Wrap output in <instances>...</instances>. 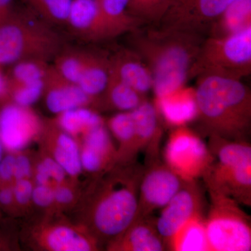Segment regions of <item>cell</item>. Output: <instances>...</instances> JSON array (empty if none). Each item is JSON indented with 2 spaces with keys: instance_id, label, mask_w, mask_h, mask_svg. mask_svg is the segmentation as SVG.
Listing matches in <instances>:
<instances>
[{
  "instance_id": "obj_14",
  "label": "cell",
  "mask_w": 251,
  "mask_h": 251,
  "mask_svg": "<svg viewBox=\"0 0 251 251\" xmlns=\"http://www.w3.org/2000/svg\"><path fill=\"white\" fill-rule=\"evenodd\" d=\"M46 105L54 114L62 113L79 107H87L97 103L77 84L67 80L56 72L52 65L44 78V92Z\"/></svg>"
},
{
  "instance_id": "obj_26",
  "label": "cell",
  "mask_w": 251,
  "mask_h": 251,
  "mask_svg": "<svg viewBox=\"0 0 251 251\" xmlns=\"http://www.w3.org/2000/svg\"><path fill=\"white\" fill-rule=\"evenodd\" d=\"M102 97L104 102L122 112H130L143 103L146 97L124 83L110 72L106 88Z\"/></svg>"
},
{
  "instance_id": "obj_21",
  "label": "cell",
  "mask_w": 251,
  "mask_h": 251,
  "mask_svg": "<svg viewBox=\"0 0 251 251\" xmlns=\"http://www.w3.org/2000/svg\"><path fill=\"white\" fill-rule=\"evenodd\" d=\"M166 246L167 249L174 251H209L203 214L188 220L173 234Z\"/></svg>"
},
{
  "instance_id": "obj_40",
  "label": "cell",
  "mask_w": 251,
  "mask_h": 251,
  "mask_svg": "<svg viewBox=\"0 0 251 251\" xmlns=\"http://www.w3.org/2000/svg\"><path fill=\"white\" fill-rule=\"evenodd\" d=\"M14 201L12 186L9 184H1L0 186V204L7 206L11 205Z\"/></svg>"
},
{
  "instance_id": "obj_31",
  "label": "cell",
  "mask_w": 251,
  "mask_h": 251,
  "mask_svg": "<svg viewBox=\"0 0 251 251\" xmlns=\"http://www.w3.org/2000/svg\"><path fill=\"white\" fill-rule=\"evenodd\" d=\"M44 80L31 82H13L6 80V90L4 98L16 105L29 107L43 95Z\"/></svg>"
},
{
  "instance_id": "obj_38",
  "label": "cell",
  "mask_w": 251,
  "mask_h": 251,
  "mask_svg": "<svg viewBox=\"0 0 251 251\" xmlns=\"http://www.w3.org/2000/svg\"><path fill=\"white\" fill-rule=\"evenodd\" d=\"M54 201L59 204H67L72 202L74 198V192L65 186H57L53 189Z\"/></svg>"
},
{
  "instance_id": "obj_23",
  "label": "cell",
  "mask_w": 251,
  "mask_h": 251,
  "mask_svg": "<svg viewBox=\"0 0 251 251\" xmlns=\"http://www.w3.org/2000/svg\"><path fill=\"white\" fill-rule=\"evenodd\" d=\"M112 134L120 142L117 161L133 163L135 157V125L131 112H122L114 115L108 121Z\"/></svg>"
},
{
  "instance_id": "obj_30",
  "label": "cell",
  "mask_w": 251,
  "mask_h": 251,
  "mask_svg": "<svg viewBox=\"0 0 251 251\" xmlns=\"http://www.w3.org/2000/svg\"><path fill=\"white\" fill-rule=\"evenodd\" d=\"M29 9L50 25H66L73 0H23Z\"/></svg>"
},
{
  "instance_id": "obj_22",
  "label": "cell",
  "mask_w": 251,
  "mask_h": 251,
  "mask_svg": "<svg viewBox=\"0 0 251 251\" xmlns=\"http://www.w3.org/2000/svg\"><path fill=\"white\" fill-rule=\"evenodd\" d=\"M44 243L54 251H89L97 249L96 241L69 226H55L44 234Z\"/></svg>"
},
{
  "instance_id": "obj_17",
  "label": "cell",
  "mask_w": 251,
  "mask_h": 251,
  "mask_svg": "<svg viewBox=\"0 0 251 251\" xmlns=\"http://www.w3.org/2000/svg\"><path fill=\"white\" fill-rule=\"evenodd\" d=\"M135 125V153L145 151L148 161L158 158V147L162 136L159 115L154 103L145 100L132 110Z\"/></svg>"
},
{
  "instance_id": "obj_15",
  "label": "cell",
  "mask_w": 251,
  "mask_h": 251,
  "mask_svg": "<svg viewBox=\"0 0 251 251\" xmlns=\"http://www.w3.org/2000/svg\"><path fill=\"white\" fill-rule=\"evenodd\" d=\"M110 72L119 80L140 94H146L153 88L151 72L133 49H120L110 57Z\"/></svg>"
},
{
  "instance_id": "obj_27",
  "label": "cell",
  "mask_w": 251,
  "mask_h": 251,
  "mask_svg": "<svg viewBox=\"0 0 251 251\" xmlns=\"http://www.w3.org/2000/svg\"><path fill=\"white\" fill-rule=\"evenodd\" d=\"M57 125L68 134H85L92 128L104 125L103 118L97 112L87 107H79L59 114Z\"/></svg>"
},
{
  "instance_id": "obj_1",
  "label": "cell",
  "mask_w": 251,
  "mask_h": 251,
  "mask_svg": "<svg viewBox=\"0 0 251 251\" xmlns=\"http://www.w3.org/2000/svg\"><path fill=\"white\" fill-rule=\"evenodd\" d=\"M204 39L202 34L171 28L133 31L132 49L151 72L156 98L185 86Z\"/></svg>"
},
{
  "instance_id": "obj_25",
  "label": "cell",
  "mask_w": 251,
  "mask_h": 251,
  "mask_svg": "<svg viewBox=\"0 0 251 251\" xmlns=\"http://www.w3.org/2000/svg\"><path fill=\"white\" fill-rule=\"evenodd\" d=\"M251 0H237L211 26V36L232 34L251 25Z\"/></svg>"
},
{
  "instance_id": "obj_28",
  "label": "cell",
  "mask_w": 251,
  "mask_h": 251,
  "mask_svg": "<svg viewBox=\"0 0 251 251\" xmlns=\"http://www.w3.org/2000/svg\"><path fill=\"white\" fill-rule=\"evenodd\" d=\"M54 159L62 167L67 175L77 176L82 170L80 150L72 135L61 132L56 137Z\"/></svg>"
},
{
  "instance_id": "obj_5",
  "label": "cell",
  "mask_w": 251,
  "mask_h": 251,
  "mask_svg": "<svg viewBox=\"0 0 251 251\" xmlns=\"http://www.w3.org/2000/svg\"><path fill=\"white\" fill-rule=\"evenodd\" d=\"M213 160L202 179L206 188L221 191L240 204L251 205V146L248 141L209 138Z\"/></svg>"
},
{
  "instance_id": "obj_29",
  "label": "cell",
  "mask_w": 251,
  "mask_h": 251,
  "mask_svg": "<svg viewBox=\"0 0 251 251\" xmlns=\"http://www.w3.org/2000/svg\"><path fill=\"white\" fill-rule=\"evenodd\" d=\"M87 50L63 46L54 57V64L52 66L61 76L77 85L87 59Z\"/></svg>"
},
{
  "instance_id": "obj_4",
  "label": "cell",
  "mask_w": 251,
  "mask_h": 251,
  "mask_svg": "<svg viewBox=\"0 0 251 251\" xmlns=\"http://www.w3.org/2000/svg\"><path fill=\"white\" fill-rule=\"evenodd\" d=\"M63 46L58 33L34 13L17 9L0 23V67L27 59L49 62Z\"/></svg>"
},
{
  "instance_id": "obj_19",
  "label": "cell",
  "mask_w": 251,
  "mask_h": 251,
  "mask_svg": "<svg viewBox=\"0 0 251 251\" xmlns=\"http://www.w3.org/2000/svg\"><path fill=\"white\" fill-rule=\"evenodd\" d=\"M154 105L160 118L173 128L184 126L197 120L195 89L184 86L166 96L156 98Z\"/></svg>"
},
{
  "instance_id": "obj_12",
  "label": "cell",
  "mask_w": 251,
  "mask_h": 251,
  "mask_svg": "<svg viewBox=\"0 0 251 251\" xmlns=\"http://www.w3.org/2000/svg\"><path fill=\"white\" fill-rule=\"evenodd\" d=\"M202 192L197 181H185L156 220L157 231L166 244L188 220L202 214Z\"/></svg>"
},
{
  "instance_id": "obj_10",
  "label": "cell",
  "mask_w": 251,
  "mask_h": 251,
  "mask_svg": "<svg viewBox=\"0 0 251 251\" xmlns=\"http://www.w3.org/2000/svg\"><path fill=\"white\" fill-rule=\"evenodd\" d=\"M237 0H175L161 27L202 34Z\"/></svg>"
},
{
  "instance_id": "obj_9",
  "label": "cell",
  "mask_w": 251,
  "mask_h": 251,
  "mask_svg": "<svg viewBox=\"0 0 251 251\" xmlns=\"http://www.w3.org/2000/svg\"><path fill=\"white\" fill-rule=\"evenodd\" d=\"M184 182L158 158L149 160L140 179L135 218L148 217L156 209L164 207Z\"/></svg>"
},
{
  "instance_id": "obj_37",
  "label": "cell",
  "mask_w": 251,
  "mask_h": 251,
  "mask_svg": "<svg viewBox=\"0 0 251 251\" xmlns=\"http://www.w3.org/2000/svg\"><path fill=\"white\" fill-rule=\"evenodd\" d=\"M31 172L29 158L24 155H18L15 158L14 180L28 179Z\"/></svg>"
},
{
  "instance_id": "obj_18",
  "label": "cell",
  "mask_w": 251,
  "mask_h": 251,
  "mask_svg": "<svg viewBox=\"0 0 251 251\" xmlns=\"http://www.w3.org/2000/svg\"><path fill=\"white\" fill-rule=\"evenodd\" d=\"M83 147L80 150L82 169L97 173L110 168L117 160L111 138L105 125L92 128L83 135Z\"/></svg>"
},
{
  "instance_id": "obj_33",
  "label": "cell",
  "mask_w": 251,
  "mask_h": 251,
  "mask_svg": "<svg viewBox=\"0 0 251 251\" xmlns=\"http://www.w3.org/2000/svg\"><path fill=\"white\" fill-rule=\"evenodd\" d=\"M67 173L54 158H46L38 165L36 171L37 184L49 185L51 181L60 184Z\"/></svg>"
},
{
  "instance_id": "obj_32",
  "label": "cell",
  "mask_w": 251,
  "mask_h": 251,
  "mask_svg": "<svg viewBox=\"0 0 251 251\" xmlns=\"http://www.w3.org/2000/svg\"><path fill=\"white\" fill-rule=\"evenodd\" d=\"M45 61L27 59L10 66L6 80L13 82H31L44 80L50 65Z\"/></svg>"
},
{
  "instance_id": "obj_8",
  "label": "cell",
  "mask_w": 251,
  "mask_h": 251,
  "mask_svg": "<svg viewBox=\"0 0 251 251\" xmlns=\"http://www.w3.org/2000/svg\"><path fill=\"white\" fill-rule=\"evenodd\" d=\"M164 163L184 181H196L212 161L210 151L201 137L186 126L175 128L164 150Z\"/></svg>"
},
{
  "instance_id": "obj_11",
  "label": "cell",
  "mask_w": 251,
  "mask_h": 251,
  "mask_svg": "<svg viewBox=\"0 0 251 251\" xmlns=\"http://www.w3.org/2000/svg\"><path fill=\"white\" fill-rule=\"evenodd\" d=\"M3 100L0 107V143L4 150L15 152L35 138L41 130V121L29 107Z\"/></svg>"
},
{
  "instance_id": "obj_24",
  "label": "cell",
  "mask_w": 251,
  "mask_h": 251,
  "mask_svg": "<svg viewBox=\"0 0 251 251\" xmlns=\"http://www.w3.org/2000/svg\"><path fill=\"white\" fill-rule=\"evenodd\" d=\"M103 17L110 27L114 36L124 33L133 32L143 25V21L128 14L130 0H99Z\"/></svg>"
},
{
  "instance_id": "obj_6",
  "label": "cell",
  "mask_w": 251,
  "mask_h": 251,
  "mask_svg": "<svg viewBox=\"0 0 251 251\" xmlns=\"http://www.w3.org/2000/svg\"><path fill=\"white\" fill-rule=\"evenodd\" d=\"M251 72V25L224 36L204 39L190 77L203 74L241 79Z\"/></svg>"
},
{
  "instance_id": "obj_35",
  "label": "cell",
  "mask_w": 251,
  "mask_h": 251,
  "mask_svg": "<svg viewBox=\"0 0 251 251\" xmlns=\"http://www.w3.org/2000/svg\"><path fill=\"white\" fill-rule=\"evenodd\" d=\"M31 200L36 205L41 207L49 206L53 202V189L49 185L38 184L33 189Z\"/></svg>"
},
{
  "instance_id": "obj_39",
  "label": "cell",
  "mask_w": 251,
  "mask_h": 251,
  "mask_svg": "<svg viewBox=\"0 0 251 251\" xmlns=\"http://www.w3.org/2000/svg\"><path fill=\"white\" fill-rule=\"evenodd\" d=\"M17 9L15 0H0V23L9 18Z\"/></svg>"
},
{
  "instance_id": "obj_16",
  "label": "cell",
  "mask_w": 251,
  "mask_h": 251,
  "mask_svg": "<svg viewBox=\"0 0 251 251\" xmlns=\"http://www.w3.org/2000/svg\"><path fill=\"white\" fill-rule=\"evenodd\" d=\"M109 249L122 251H162L166 244L157 231L151 216L135 218L125 232L110 242Z\"/></svg>"
},
{
  "instance_id": "obj_41",
  "label": "cell",
  "mask_w": 251,
  "mask_h": 251,
  "mask_svg": "<svg viewBox=\"0 0 251 251\" xmlns=\"http://www.w3.org/2000/svg\"><path fill=\"white\" fill-rule=\"evenodd\" d=\"M6 90V77L3 73L2 67H0V99L4 98Z\"/></svg>"
},
{
  "instance_id": "obj_42",
  "label": "cell",
  "mask_w": 251,
  "mask_h": 251,
  "mask_svg": "<svg viewBox=\"0 0 251 251\" xmlns=\"http://www.w3.org/2000/svg\"><path fill=\"white\" fill-rule=\"evenodd\" d=\"M3 150H4V148H3L2 145L0 143V163H1V159L3 158Z\"/></svg>"
},
{
  "instance_id": "obj_34",
  "label": "cell",
  "mask_w": 251,
  "mask_h": 251,
  "mask_svg": "<svg viewBox=\"0 0 251 251\" xmlns=\"http://www.w3.org/2000/svg\"><path fill=\"white\" fill-rule=\"evenodd\" d=\"M12 187L14 201L18 204L24 205L31 201L34 187L29 179H24L15 181Z\"/></svg>"
},
{
  "instance_id": "obj_13",
  "label": "cell",
  "mask_w": 251,
  "mask_h": 251,
  "mask_svg": "<svg viewBox=\"0 0 251 251\" xmlns=\"http://www.w3.org/2000/svg\"><path fill=\"white\" fill-rule=\"evenodd\" d=\"M66 25L74 35L85 41L97 42L115 38L99 0H73Z\"/></svg>"
},
{
  "instance_id": "obj_36",
  "label": "cell",
  "mask_w": 251,
  "mask_h": 251,
  "mask_svg": "<svg viewBox=\"0 0 251 251\" xmlns=\"http://www.w3.org/2000/svg\"><path fill=\"white\" fill-rule=\"evenodd\" d=\"M15 158L14 154L3 157L0 163V184H9L14 180Z\"/></svg>"
},
{
  "instance_id": "obj_7",
  "label": "cell",
  "mask_w": 251,
  "mask_h": 251,
  "mask_svg": "<svg viewBox=\"0 0 251 251\" xmlns=\"http://www.w3.org/2000/svg\"><path fill=\"white\" fill-rule=\"evenodd\" d=\"M210 205L205 218L209 251H250V216L233 198L207 188Z\"/></svg>"
},
{
  "instance_id": "obj_2",
  "label": "cell",
  "mask_w": 251,
  "mask_h": 251,
  "mask_svg": "<svg viewBox=\"0 0 251 251\" xmlns=\"http://www.w3.org/2000/svg\"><path fill=\"white\" fill-rule=\"evenodd\" d=\"M197 120L209 135L247 141L251 127V92L239 79L217 74L198 75Z\"/></svg>"
},
{
  "instance_id": "obj_20",
  "label": "cell",
  "mask_w": 251,
  "mask_h": 251,
  "mask_svg": "<svg viewBox=\"0 0 251 251\" xmlns=\"http://www.w3.org/2000/svg\"><path fill=\"white\" fill-rule=\"evenodd\" d=\"M110 76V57L100 52L88 50L77 85L97 103L106 88Z\"/></svg>"
},
{
  "instance_id": "obj_3",
  "label": "cell",
  "mask_w": 251,
  "mask_h": 251,
  "mask_svg": "<svg viewBox=\"0 0 251 251\" xmlns=\"http://www.w3.org/2000/svg\"><path fill=\"white\" fill-rule=\"evenodd\" d=\"M117 171L100 186L90 212L94 233L110 242L121 235L136 217L144 167L130 163Z\"/></svg>"
}]
</instances>
